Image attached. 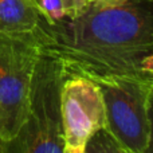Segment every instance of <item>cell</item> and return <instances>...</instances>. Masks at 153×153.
Instances as JSON below:
<instances>
[{
	"label": "cell",
	"mask_w": 153,
	"mask_h": 153,
	"mask_svg": "<svg viewBox=\"0 0 153 153\" xmlns=\"http://www.w3.org/2000/svg\"><path fill=\"white\" fill-rule=\"evenodd\" d=\"M42 27L28 34L0 32L1 141L10 140L16 134L28 113L32 76L40 58Z\"/></svg>",
	"instance_id": "3957f363"
},
{
	"label": "cell",
	"mask_w": 153,
	"mask_h": 153,
	"mask_svg": "<svg viewBox=\"0 0 153 153\" xmlns=\"http://www.w3.org/2000/svg\"><path fill=\"white\" fill-rule=\"evenodd\" d=\"M65 152L83 153L87 140L105 128V106L98 85L85 76H67L61 87Z\"/></svg>",
	"instance_id": "5b68a950"
},
{
	"label": "cell",
	"mask_w": 153,
	"mask_h": 153,
	"mask_svg": "<svg viewBox=\"0 0 153 153\" xmlns=\"http://www.w3.org/2000/svg\"><path fill=\"white\" fill-rule=\"evenodd\" d=\"M126 0H86V5L90 7H113V5H121Z\"/></svg>",
	"instance_id": "30bf717a"
},
{
	"label": "cell",
	"mask_w": 153,
	"mask_h": 153,
	"mask_svg": "<svg viewBox=\"0 0 153 153\" xmlns=\"http://www.w3.org/2000/svg\"><path fill=\"white\" fill-rule=\"evenodd\" d=\"M34 1H35V3H36L38 8H39V10H40V5H42V3H43V1H45V0H34Z\"/></svg>",
	"instance_id": "7c38bea8"
},
{
	"label": "cell",
	"mask_w": 153,
	"mask_h": 153,
	"mask_svg": "<svg viewBox=\"0 0 153 153\" xmlns=\"http://www.w3.org/2000/svg\"><path fill=\"white\" fill-rule=\"evenodd\" d=\"M141 69H143L144 73H146V74L151 75L153 78V51L143 61V63H141Z\"/></svg>",
	"instance_id": "8fae6325"
},
{
	"label": "cell",
	"mask_w": 153,
	"mask_h": 153,
	"mask_svg": "<svg viewBox=\"0 0 153 153\" xmlns=\"http://www.w3.org/2000/svg\"><path fill=\"white\" fill-rule=\"evenodd\" d=\"M65 11V18L73 19L78 16L86 7V0H61Z\"/></svg>",
	"instance_id": "ba28073f"
},
{
	"label": "cell",
	"mask_w": 153,
	"mask_h": 153,
	"mask_svg": "<svg viewBox=\"0 0 153 153\" xmlns=\"http://www.w3.org/2000/svg\"><path fill=\"white\" fill-rule=\"evenodd\" d=\"M65 153H69V152H65Z\"/></svg>",
	"instance_id": "5bb4252c"
},
{
	"label": "cell",
	"mask_w": 153,
	"mask_h": 153,
	"mask_svg": "<svg viewBox=\"0 0 153 153\" xmlns=\"http://www.w3.org/2000/svg\"><path fill=\"white\" fill-rule=\"evenodd\" d=\"M83 153H125L120 144L111 137V134L105 129L97 130L87 140Z\"/></svg>",
	"instance_id": "52a82bcc"
},
{
	"label": "cell",
	"mask_w": 153,
	"mask_h": 153,
	"mask_svg": "<svg viewBox=\"0 0 153 153\" xmlns=\"http://www.w3.org/2000/svg\"><path fill=\"white\" fill-rule=\"evenodd\" d=\"M0 153H3V148H1V140H0Z\"/></svg>",
	"instance_id": "4fadbf2b"
},
{
	"label": "cell",
	"mask_w": 153,
	"mask_h": 153,
	"mask_svg": "<svg viewBox=\"0 0 153 153\" xmlns=\"http://www.w3.org/2000/svg\"><path fill=\"white\" fill-rule=\"evenodd\" d=\"M148 117H149V137L143 153H153V86L151 87V93H149Z\"/></svg>",
	"instance_id": "9c48e42d"
},
{
	"label": "cell",
	"mask_w": 153,
	"mask_h": 153,
	"mask_svg": "<svg viewBox=\"0 0 153 153\" xmlns=\"http://www.w3.org/2000/svg\"><path fill=\"white\" fill-rule=\"evenodd\" d=\"M152 51L153 0L86 5L75 18L45 22L40 30V54L58 62L65 78L146 76L141 63Z\"/></svg>",
	"instance_id": "6da1fadb"
},
{
	"label": "cell",
	"mask_w": 153,
	"mask_h": 153,
	"mask_svg": "<svg viewBox=\"0 0 153 153\" xmlns=\"http://www.w3.org/2000/svg\"><path fill=\"white\" fill-rule=\"evenodd\" d=\"M105 106V129L125 153H143L149 137V93L153 78L120 76L95 82Z\"/></svg>",
	"instance_id": "277c9868"
},
{
	"label": "cell",
	"mask_w": 153,
	"mask_h": 153,
	"mask_svg": "<svg viewBox=\"0 0 153 153\" xmlns=\"http://www.w3.org/2000/svg\"><path fill=\"white\" fill-rule=\"evenodd\" d=\"M46 22L34 0H0V32H35Z\"/></svg>",
	"instance_id": "8992f818"
},
{
	"label": "cell",
	"mask_w": 153,
	"mask_h": 153,
	"mask_svg": "<svg viewBox=\"0 0 153 153\" xmlns=\"http://www.w3.org/2000/svg\"><path fill=\"white\" fill-rule=\"evenodd\" d=\"M63 79L58 62L40 54L32 76L28 113L16 134L1 141L3 153H65L61 117Z\"/></svg>",
	"instance_id": "7a4b0ae2"
}]
</instances>
